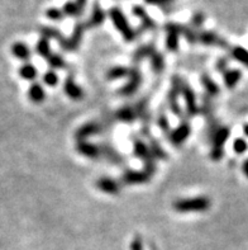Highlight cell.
<instances>
[{"instance_id": "obj_13", "label": "cell", "mask_w": 248, "mask_h": 250, "mask_svg": "<svg viewBox=\"0 0 248 250\" xmlns=\"http://www.w3.org/2000/svg\"><path fill=\"white\" fill-rule=\"evenodd\" d=\"M230 136V130L227 126H219L214 131L210 140L211 149H222L224 150V145Z\"/></svg>"}, {"instance_id": "obj_4", "label": "cell", "mask_w": 248, "mask_h": 250, "mask_svg": "<svg viewBox=\"0 0 248 250\" xmlns=\"http://www.w3.org/2000/svg\"><path fill=\"white\" fill-rule=\"evenodd\" d=\"M142 84V73L141 70L137 66H133L129 69L128 74V82L118 90L122 97H131V95L135 94L137 90L139 89Z\"/></svg>"}, {"instance_id": "obj_18", "label": "cell", "mask_w": 248, "mask_h": 250, "mask_svg": "<svg viewBox=\"0 0 248 250\" xmlns=\"http://www.w3.org/2000/svg\"><path fill=\"white\" fill-rule=\"evenodd\" d=\"M96 188L107 194H118L120 192V183L109 177H101L96 181Z\"/></svg>"}, {"instance_id": "obj_39", "label": "cell", "mask_w": 248, "mask_h": 250, "mask_svg": "<svg viewBox=\"0 0 248 250\" xmlns=\"http://www.w3.org/2000/svg\"><path fill=\"white\" fill-rule=\"evenodd\" d=\"M43 83L47 86H51V88H54L58 84V76H57L56 71L54 70H48L46 73L43 74Z\"/></svg>"}, {"instance_id": "obj_34", "label": "cell", "mask_w": 248, "mask_h": 250, "mask_svg": "<svg viewBox=\"0 0 248 250\" xmlns=\"http://www.w3.org/2000/svg\"><path fill=\"white\" fill-rule=\"evenodd\" d=\"M36 52L38 54V56L43 57V59H47V57L52 54V52H51L50 41H48L47 38H39V41L36 44Z\"/></svg>"}, {"instance_id": "obj_21", "label": "cell", "mask_w": 248, "mask_h": 250, "mask_svg": "<svg viewBox=\"0 0 248 250\" xmlns=\"http://www.w3.org/2000/svg\"><path fill=\"white\" fill-rule=\"evenodd\" d=\"M114 120L124 122V124H132L137 120V114H135L134 107L133 105H124L120 107L118 111L114 113Z\"/></svg>"}, {"instance_id": "obj_30", "label": "cell", "mask_w": 248, "mask_h": 250, "mask_svg": "<svg viewBox=\"0 0 248 250\" xmlns=\"http://www.w3.org/2000/svg\"><path fill=\"white\" fill-rule=\"evenodd\" d=\"M61 10H62L63 16L70 17V18H79L82 13H84V10L80 8V5L76 3L75 0L74 1H66Z\"/></svg>"}, {"instance_id": "obj_45", "label": "cell", "mask_w": 248, "mask_h": 250, "mask_svg": "<svg viewBox=\"0 0 248 250\" xmlns=\"http://www.w3.org/2000/svg\"><path fill=\"white\" fill-rule=\"evenodd\" d=\"M215 67H217V70L219 71V73L224 74L228 70V60L227 59H224V57H222V59H219V60L217 61V65H215Z\"/></svg>"}, {"instance_id": "obj_47", "label": "cell", "mask_w": 248, "mask_h": 250, "mask_svg": "<svg viewBox=\"0 0 248 250\" xmlns=\"http://www.w3.org/2000/svg\"><path fill=\"white\" fill-rule=\"evenodd\" d=\"M242 171H243V174H245L246 177L248 178V159H247V160H245V162H243Z\"/></svg>"}, {"instance_id": "obj_3", "label": "cell", "mask_w": 248, "mask_h": 250, "mask_svg": "<svg viewBox=\"0 0 248 250\" xmlns=\"http://www.w3.org/2000/svg\"><path fill=\"white\" fill-rule=\"evenodd\" d=\"M182 84H184V80L179 75H173L171 78V88L167 94V104H169L170 111L177 117L182 116V109L179 104V97L181 95Z\"/></svg>"}, {"instance_id": "obj_12", "label": "cell", "mask_w": 248, "mask_h": 250, "mask_svg": "<svg viewBox=\"0 0 248 250\" xmlns=\"http://www.w3.org/2000/svg\"><path fill=\"white\" fill-rule=\"evenodd\" d=\"M133 152L134 155L143 162V164H150V163H154V159L152 156L151 151L148 149V145H146L141 139L134 137L133 139Z\"/></svg>"}, {"instance_id": "obj_44", "label": "cell", "mask_w": 248, "mask_h": 250, "mask_svg": "<svg viewBox=\"0 0 248 250\" xmlns=\"http://www.w3.org/2000/svg\"><path fill=\"white\" fill-rule=\"evenodd\" d=\"M131 250H145V247H143V240H142L139 236H135L134 239L131 243V247H129Z\"/></svg>"}, {"instance_id": "obj_24", "label": "cell", "mask_w": 248, "mask_h": 250, "mask_svg": "<svg viewBox=\"0 0 248 250\" xmlns=\"http://www.w3.org/2000/svg\"><path fill=\"white\" fill-rule=\"evenodd\" d=\"M39 32H41L42 37L47 38L48 41H50V40H55V41H57L60 43L61 47H63V44L66 42L67 37H65L58 29L54 28V27H41Z\"/></svg>"}, {"instance_id": "obj_7", "label": "cell", "mask_w": 248, "mask_h": 250, "mask_svg": "<svg viewBox=\"0 0 248 250\" xmlns=\"http://www.w3.org/2000/svg\"><path fill=\"white\" fill-rule=\"evenodd\" d=\"M85 29H86V25L85 23L79 22L77 24L75 25V28H74L73 33L70 36L69 38H66V42L63 44V50L65 51H76L77 48L80 47V43L82 41V37H84Z\"/></svg>"}, {"instance_id": "obj_19", "label": "cell", "mask_w": 248, "mask_h": 250, "mask_svg": "<svg viewBox=\"0 0 248 250\" xmlns=\"http://www.w3.org/2000/svg\"><path fill=\"white\" fill-rule=\"evenodd\" d=\"M99 146H100L101 158L105 159V160H108V162L112 163V164H115V165L123 164V162H124V158H123L119 152L114 149L113 146L109 145V144H100Z\"/></svg>"}, {"instance_id": "obj_48", "label": "cell", "mask_w": 248, "mask_h": 250, "mask_svg": "<svg viewBox=\"0 0 248 250\" xmlns=\"http://www.w3.org/2000/svg\"><path fill=\"white\" fill-rule=\"evenodd\" d=\"M243 133H245L246 137H248V124L243 126Z\"/></svg>"}, {"instance_id": "obj_40", "label": "cell", "mask_w": 248, "mask_h": 250, "mask_svg": "<svg viewBox=\"0 0 248 250\" xmlns=\"http://www.w3.org/2000/svg\"><path fill=\"white\" fill-rule=\"evenodd\" d=\"M157 125L162 132H165V133L171 132V128H170V121H169V118H167V116L165 112H160V114H158Z\"/></svg>"}, {"instance_id": "obj_46", "label": "cell", "mask_w": 248, "mask_h": 250, "mask_svg": "<svg viewBox=\"0 0 248 250\" xmlns=\"http://www.w3.org/2000/svg\"><path fill=\"white\" fill-rule=\"evenodd\" d=\"M173 0H145L146 4L150 5H156V6H167L169 4L172 3Z\"/></svg>"}, {"instance_id": "obj_6", "label": "cell", "mask_w": 248, "mask_h": 250, "mask_svg": "<svg viewBox=\"0 0 248 250\" xmlns=\"http://www.w3.org/2000/svg\"><path fill=\"white\" fill-rule=\"evenodd\" d=\"M181 95L185 99L186 113H188L189 117L196 116L199 113V105L196 103V95H195V92L191 89V86L189 85L186 82H184V84H182Z\"/></svg>"}, {"instance_id": "obj_23", "label": "cell", "mask_w": 248, "mask_h": 250, "mask_svg": "<svg viewBox=\"0 0 248 250\" xmlns=\"http://www.w3.org/2000/svg\"><path fill=\"white\" fill-rule=\"evenodd\" d=\"M242 79V71L239 69H230L227 70L223 74V82L224 85L228 89L236 88L237 84Z\"/></svg>"}, {"instance_id": "obj_43", "label": "cell", "mask_w": 248, "mask_h": 250, "mask_svg": "<svg viewBox=\"0 0 248 250\" xmlns=\"http://www.w3.org/2000/svg\"><path fill=\"white\" fill-rule=\"evenodd\" d=\"M224 156V150L210 149V159L213 162H220Z\"/></svg>"}, {"instance_id": "obj_35", "label": "cell", "mask_w": 248, "mask_h": 250, "mask_svg": "<svg viewBox=\"0 0 248 250\" xmlns=\"http://www.w3.org/2000/svg\"><path fill=\"white\" fill-rule=\"evenodd\" d=\"M180 46V36L177 33L170 32L166 37V48L170 52H177Z\"/></svg>"}, {"instance_id": "obj_26", "label": "cell", "mask_w": 248, "mask_h": 250, "mask_svg": "<svg viewBox=\"0 0 248 250\" xmlns=\"http://www.w3.org/2000/svg\"><path fill=\"white\" fill-rule=\"evenodd\" d=\"M10 51L14 55V57L20 61H28L31 59V50H29V47L24 42H16V43H13Z\"/></svg>"}, {"instance_id": "obj_22", "label": "cell", "mask_w": 248, "mask_h": 250, "mask_svg": "<svg viewBox=\"0 0 248 250\" xmlns=\"http://www.w3.org/2000/svg\"><path fill=\"white\" fill-rule=\"evenodd\" d=\"M154 51H156V47H154L153 43H147L143 44V46H139V47L133 52L132 61L134 63H139L142 60H145V59H150V56L153 54Z\"/></svg>"}, {"instance_id": "obj_20", "label": "cell", "mask_w": 248, "mask_h": 250, "mask_svg": "<svg viewBox=\"0 0 248 250\" xmlns=\"http://www.w3.org/2000/svg\"><path fill=\"white\" fill-rule=\"evenodd\" d=\"M133 107H134L135 114H137V120L142 121L143 128H148V125H150V121H151V114L148 111L147 99H141Z\"/></svg>"}, {"instance_id": "obj_33", "label": "cell", "mask_w": 248, "mask_h": 250, "mask_svg": "<svg viewBox=\"0 0 248 250\" xmlns=\"http://www.w3.org/2000/svg\"><path fill=\"white\" fill-rule=\"evenodd\" d=\"M47 61V65L51 67V70H60V69H65L66 67V61L63 59L61 55L58 54H51L50 56L46 59Z\"/></svg>"}, {"instance_id": "obj_10", "label": "cell", "mask_w": 248, "mask_h": 250, "mask_svg": "<svg viewBox=\"0 0 248 250\" xmlns=\"http://www.w3.org/2000/svg\"><path fill=\"white\" fill-rule=\"evenodd\" d=\"M151 181V177L143 170H132L127 169L122 175V182L124 184L132 186V184H145Z\"/></svg>"}, {"instance_id": "obj_15", "label": "cell", "mask_w": 248, "mask_h": 250, "mask_svg": "<svg viewBox=\"0 0 248 250\" xmlns=\"http://www.w3.org/2000/svg\"><path fill=\"white\" fill-rule=\"evenodd\" d=\"M63 92L73 101H81L84 98V90H82L81 86L76 84L73 75L67 76L65 83H63Z\"/></svg>"}, {"instance_id": "obj_17", "label": "cell", "mask_w": 248, "mask_h": 250, "mask_svg": "<svg viewBox=\"0 0 248 250\" xmlns=\"http://www.w3.org/2000/svg\"><path fill=\"white\" fill-rule=\"evenodd\" d=\"M105 18H107V14L103 10V8L99 5V3H94L90 17L86 21L85 25H86V28H96L105 22Z\"/></svg>"}, {"instance_id": "obj_31", "label": "cell", "mask_w": 248, "mask_h": 250, "mask_svg": "<svg viewBox=\"0 0 248 250\" xmlns=\"http://www.w3.org/2000/svg\"><path fill=\"white\" fill-rule=\"evenodd\" d=\"M18 73L22 79L28 80V82H35L38 75L37 69L32 63H24V65H22V66L19 67Z\"/></svg>"}, {"instance_id": "obj_32", "label": "cell", "mask_w": 248, "mask_h": 250, "mask_svg": "<svg viewBox=\"0 0 248 250\" xmlns=\"http://www.w3.org/2000/svg\"><path fill=\"white\" fill-rule=\"evenodd\" d=\"M129 69L126 66H113L110 67L107 71V79L108 80H119L123 79V78H128Z\"/></svg>"}, {"instance_id": "obj_11", "label": "cell", "mask_w": 248, "mask_h": 250, "mask_svg": "<svg viewBox=\"0 0 248 250\" xmlns=\"http://www.w3.org/2000/svg\"><path fill=\"white\" fill-rule=\"evenodd\" d=\"M103 130V126L97 122H88V124L80 126L75 132V139L77 141H86V139L89 137L97 135L99 132H101Z\"/></svg>"}, {"instance_id": "obj_9", "label": "cell", "mask_w": 248, "mask_h": 250, "mask_svg": "<svg viewBox=\"0 0 248 250\" xmlns=\"http://www.w3.org/2000/svg\"><path fill=\"white\" fill-rule=\"evenodd\" d=\"M76 151L79 152L80 155L90 159V160H97V159L101 158L100 146L96 145V144L89 143V141H77L76 143Z\"/></svg>"}, {"instance_id": "obj_28", "label": "cell", "mask_w": 248, "mask_h": 250, "mask_svg": "<svg viewBox=\"0 0 248 250\" xmlns=\"http://www.w3.org/2000/svg\"><path fill=\"white\" fill-rule=\"evenodd\" d=\"M150 63H151V69L153 73L161 74L165 70V65H166L165 56L156 50L153 54L150 56Z\"/></svg>"}, {"instance_id": "obj_25", "label": "cell", "mask_w": 248, "mask_h": 250, "mask_svg": "<svg viewBox=\"0 0 248 250\" xmlns=\"http://www.w3.org/2000/svg\"><path fill=\"white\" fill-rule=\"evenodd\" d=\"M200 82L203 88H204L205 92H207L208 97L213 98V97H217V95L220 93L219 85H218L217 83L214 82L210 76L208 75V74H203V75H201Z\"/></svg>"}, {"instance_id": "obj_38", "label": "cell", "mask_w": 248, "mask_h": 250, "mask_svg": "<svg viewBox=\"0 0 248 250\" xmlns=\"http://www.w3.org/2000/svg\"><path fill=\"white\" fill-rule=\"evenodd\" d=\"M205 23V14L201 12H196L192 14L191 17V21H190V27L192 29H200Z\"/></svg>"}, {"instance_id": "obj_41", "label": "cell", "mask_w": 248, "mask_h": 250, "mask_svg": "<svg viewBox=\"0 0 248 250\" xmlns=\"http://www.w3.org/2000/svg\"><path fill=\"white\" fill-rule=\"evenodd\" d=\"M248 150V143L246 141L245 139H236L234 140V143H233V151L241 155V154H245L246 151Z\"/></svg>"}, {"instance_id": "obj_27", "label": "cell", "mask_w": 248, "mask_h": 250, "mask_svg": "<svg viewBox=\"0 0 248 250\" xmlns=\"http://www.w3.org/2000/svg\"><path fill=\"white\" fill-rule=\"evenodd\" d=\"M28 98L29 101L38 104V103H42L46 98V92H44L43 86L38 83H32L31 86L28 89Z\"/></svg>"}, {"instance_id": "obj_5", "label": "cell", "mask_w": 248, "mask_h": 250, "mask_svg": "<svg viewBox=\"0 0 248 250\" xmlns=\"http://www.w3.org/2000/svg\"><path fill=\"white\" fill-rule=\"evenodd\" d=\"M191 133V127L188 121H184L179 126L176 127L175 130H172L169 133L170 143L175 146H181L189 139Z\"/></svg>"}, {"instance_id": "obj_8", "label": "cell", "mask_w": 248, "mask_h": 250, "mask_svg": "<svg viewBox=\"0 0 248 250\" xmlns=\"http://www.w3.org/2000/svg\"><path fill=\"white\" fill-rule=\"evenodd\" d=\"M198 42L204 46H217L220 48H228V42L213 31H200L198 33Z\"/></svg>"}, {"instance_id": "obj_14", "label": "cell", "mask_w": 248, "mask_h": 250, "mask_svg": "<svg viewBox=\"0 0 248 250\" xmlns=\"http://www.w3.org/2000/svg\"><path fill=\"white\" fill-rule=\"evenodd\" d=\"M142 133H143L145 136H147L148 149L151 151L154 160H156V159H157V160H167V152L165 151L164 147L158 144L157 140L153 139V137L150 135V130H148V128H142Z\"/></svg>"}, {"instance_id": "obj_29", "label": "cell", "mask_w": 248, "mask_h": 250, "mask_svg": "<svg viewBox=\"0 0 248 250\" xmlns=\"http://www.w3.org/2000/svg\"><path fill=\"white\" fill-rule=\"evenodd\" d=\"M230 57L242 63L243 66L248 69V50H246L242 46H233L230 48Z\"/></svg>"}, {"instance_id": "obj_42", "label": "cell", "mask_w": 248, "mask_h": 250, "mask_svg": "<svg viewBox=\"0 0 248 250\" xmlns=\"http://www.w3.org/2000/svg\"><path fill=\"white\" fill-rule=\"evenodd\" d=\"M46 17L51 21L58 22V21H62L65 16H63L62 10L58 9V8H50V9L46 10Z\"/></svg>"}, {"instance_id": "obj_16", "label": "cell", "mask_w": 248, "mask_h": 250, "mask_svg": "<svg viewBox=\"0 0 248 250\" xmlns=\"http://www.w3.org/2000/svg\"><path fill=\"white\" fill-rule=\"evenodd\" d=\"M132 13L133 16L137 17V18L141 21L142 28L145 29V31H152V29H156L157 24L154 22L153 19L150 17V14L147 13V10L143 8L142 5H134L132 8Z\"/></svg>"}, {"instance_id": "obj_2", "label": "cell", "mask_w": 248, "mask_h": 250, "mask_svg": "<svg viewBox=\"0 0 248 250\" xmlns=\"http://www.w3.org/2000/svg\"><path fill=\"white\" fill-rule=\"evenodd\" d=\"M210 200L205 196H199L195 197V198H186V200H177L172 205L173 209L180 213L205 212V211L210 208Z\"/></svg>"}, {"instance_id": "obj_37", "label": "cell", "mask_w": 248, "mask_h": 250, "mask_svg": "<svg viewBox=\"0 0 248 250\" xmlns=\"http://www.w3.org/2000/svg\"><path fill=\"white\" fill-rule=\"evenodd\" d=\"M199 112H200L204 117H207L208 120L211 118V112H213V104H211V98L205 95L204 99H203V105L199 107Z\"/></svg>"}, {"instance_id": "obj_1", "label": "cell", "mask_w": 248, "mask_h": 250, "mask_svg": "<svg viewBox=\"0 0 248 250\" xmlns=\"http://www.w3.org/2000/svg\"><path fill=\"white\" fill-rule=\"evenodd\" d=\"M108 14H109L110 19H112L114 27H115L116 31L122 35L124 41L133 42L137 40V36H138L137 35V32H135V29H133L132 27H131L128 19H127V17L124 16V13H123L119 8L114 6L112 9H109V13H108Z\"/></svg>"}, {"instance_id": "obj_36", "label": "cell", "mask_w": 248, "mask_h": 250, "mask_svg": "<svg viewBox=\"0 0 248 250\" xmlns=\"http://www.w3.org/2000/svg\"><path fill=\"white\" fill-rule=\"evenodd\" d=\"M181 35L185 37V40L189 43L194 44L198 42V32L192 29L190 25H182Z\"/></svg>"}]
</instances>
